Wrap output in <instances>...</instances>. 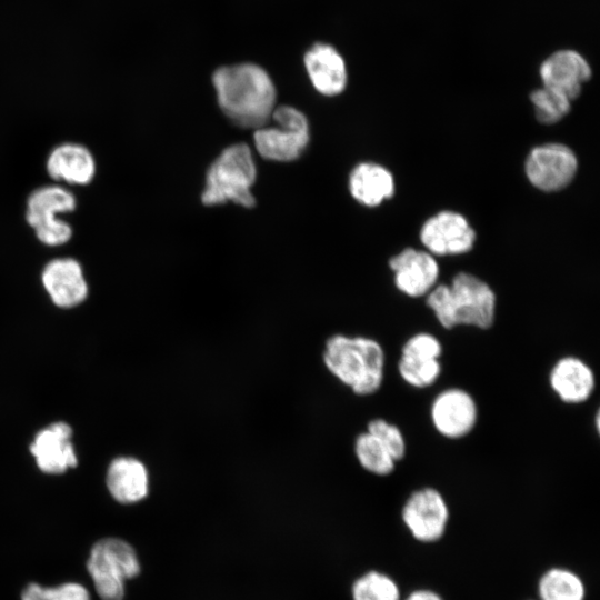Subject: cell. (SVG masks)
Here are the masks:
<instances>
[{
    "instance_id": "obj_26",
    "label": "cell",
    "mask_w": 600,
    "mask_h": 600,
    "mask_svg": "<svg viewBox=\"0 0 600 600\" xmlns=\"http://www.w3.org/2000/svg\"><path fill=\"white\" fill-rule=\"evenodd\" d=\"M400 377L414 388L433 384L441 373L440 360H420L400 357L398 362Z\"/></svg>"
},
{
    "instance_id": "obj_4",
    "label": "cell",
    "mask_w": 600,
    "mask_h": 600,
    "mask_svg": "<svg viewBox=\"0 0 600 600\" xmlns=\"http://www.w3.org/2000/svg\"><path fill=\"white\" fill-rule=\"evenodd\" d=\"M86 570L99 600H124L126 584L141 573V562L129 541L109 536L92 543Z\"/></svg>"
},
{
    "instance_id": "obj_6",
    "label": "cell",
    "mask_w": 600,
    "mask_h": 600,
    "mask_svg": "<svg viewBox=\"0 0 600 600\" xmlns=\"http://www.w3.org/2000/svg\"><path fill=\"white\" fill-rule=\"evenodd\" d=\"M77 200L60 186H44L32 191L27 200L26 220L36 237L47 246H61L72 237L71 226L56 218L58 213L74 211Z\"/></svg>"
},
{
    "instance_id": "obj_22",
    "label": "cell",
    "mask_w": 600,
    "mask_h": 600,
    "mask_svg": "<svg viewBox=\"0 0 600 600\" xmlns=\"http://www.w3.org/2000/svg\"><path fill=\"white\" fill-rule=\"evenodd\" d=\"M354 453L360 466L376 476H389L396 468V461L383 444L368 431L356 438Z\"/></svg>"
},
{
    "instance_id": "obj_12",
    "label": "cell",
    "mask_w": 600,
    "mask_h": 600,
    "mask_svg": "<svg viewBox=\"0 0 600 600\" xmlns=\"http://www.w3.org/2000/svg\"><path fill=\"white\" fill-rule=\"evenodd\" d=\"M542 86L566 96L570 101L578 98L582 86L591 78L592 70L584 57L573 49L551 53L539 69Z\"/></svg>"
},
{
    "instance_id": "obj_28",
    "label": "cell",
    "mask_w": 600,
    "mask_h": 600,
    "mask_svg": "<svg viewBox=\"0 0 600 600\" xmlns=\"http://www.w3.org/2000/svg\"><path fill=\"white\" fill-rule=\"evenodd\" d=\"M442 346L431 333L420 332L410 337L401 349V357L420 360H440Z\"/></svg>"
},
{
    "instance_id": "obj_25",
    "label": "cell",
    "mask_w": 600,
    "mask_h": 600,
    "mask_svg": "<svg viewBox=\"0 0 600 600\" xmlns=\"http://www.w3.org/2000/svg\"><path fill=\"white\" fill-rule=\"evenodd\" d=\"M530 100L537 120L543 124L560 121L571 109V101L566 96L543 86L531 92Z\"/></svg>"
},
{
    "instance_id": "obj_21",
    "label": "cell",
    "mask_w": 600,
    "mask_h": 600,
    "mask_svg": "<svg viewBox=\"0 0 600 600\" xmlns=\"http://www.w3.org/2000/svg\"><path fill=\"white\" fill-rule=\"evenodd\" d=\"M538 596L539 600H584L586 586L572 570L553 567L540 577Z\"/></svg>"
},
{
    "instance_id": "obj_29",
    "label": "cell",
    "mask_w": 600,
    "mask_h": 600,
    "mask_svg": "<svg viewBox=\"0 0 600 600\" xmlns=\"http://www.w3.org/2000/svg\"><path fill=\"white\" fill-rule=\"evenodd\" d=\"M404 600H443L442 597L430 589H418L410 592Z\"/></svg>"
},
{
    "instance_id": "obj_13",
    "label": "cell",
    "mask_w": 600,
    "mask_h": 600,
    "mask_svg": "<svg viewBox=\"0 0 600 600\" xmlns=\"http://www.w3.org/2000/svg\"><path fill=\"white\" fill-rule=\"evenodd\" d=\"M399 291L411 298L427 296L437 283L439 266L428 251L406 248L389 260Z\"/></svg>"
},
{
    "instance_id": "obj_24",
    "label": "cell",
    "mask_w": 600,
    "mask_h": 600,
    "mask_svg": "<svg viewBox=\"0 0 600 600\" xmlns=\"http://www.w3.org/2000/svg\"><path fill=\"white\" fill-rule=\"evenodd\" d=\"M20 600H92V594L79 581H63L52 586L31 581L21 589Z\"/></svg>"
},
{
    "instance_id": "obj_7",
    "label": "cell",
    "mask_w": 600,
    "mask_h": 600,
    "mask_svg": "<svg viewBox=\"0 0 600 600\" xmlns=\"http://www.w3.org/2000/svg\"><path fill=\"white\" fill-rule=\"evenodd\" d=\"M274 127H262L254 132L258 153L272 161L288 162L299 158L309 142L306 116L290 106L274 108Z\"/></svg>"
},
{
    "instance_id": "obj_1",
    "label": "cell",
    "mask_w": 600,
    "mask_h": 600,
    "mask_svg": "<svg viewBox=\"0 0 600 600\" xmlns=\"http://www.w3.org/2000/svg\"><path fill=\"white\" fill-rule=\"evenodd\" d=\"M212 83L219 107L237 126L257 130L268 124L277 93L264 69L253 63L221 67Z\"/></svg>"
},
{
    "instance_id": "obj_20",
    "label": "cell",
    "mask_w": 600,
    "mask_h": 600,
    "mask_svg": "<svg viewBox=\"0 0 600 600\" xmlns=\"http://www.w3.org/2000/svg\"><path fill=\"white\" fill-rule=\"evenodd\" d=\"M349 190L358 202L367 207H376L393 196L394 179L384 167L362 162L350 173Z\"/></svg>"
},
{
    "instance_id": "obj_15",
    "label": "cell",
    "mask_w": 600,
    "mask_h": 600,
    "mask_svg": "<svg viewBox=\"0 0 600 600\" xmlns=\"http://www.w3.org/2000/svg\"><path fill=\"white\" fill-rule=\"evenodd\" d=\"M41 281L52 302L60 308L76 307L88 294L82 268L72 258L49 261L42 270Z\"/></svg>"
},
{
    "instance_id": "obj_9",
    "label": "cell",
    "mask_w": 600,
    "mask_h": 600,
    "mask_svg": "<svg viewBox=\"0 0 600 600\" xmlns=\"http://www.w3.org/2000/svg\"><path fill=\"white\" fill-rule=\"evenodd\" d=\"M578 160L562 143H546L533 148L527 157L524 170L537 189L554 192L566 188L574 178Z\"/></svg>"
},
{
    "instance_id": "obj_18",
    "label": "cell",
    "mask_w": 600,
    "mask_h": 600,
    "mask_svg": "<svg viewBox=\"0 0 600 600\" xmlns=\"http://www.w3.org/2000/svg\"><path fill=\"white\" fill-rule=\"evenodd\" d=\"M311 83L324 96L341 93L347 86V68L341 54L326 43H317L304 56Z\"/></svg>"
},
{
    "instance_id": "obj_2",
    "label": "cell",
    "mask_w": 600,
    "mask_h": 600,
    "mask_svg": "<svg viewBox=\"0 0 600 600\" xmlns=\"http://www.w3.org/2000/svg\"><path fill=\"white\" fill-rule=\"evenodd\" d=\"M427 306L444 329L471 326L481 330L492 327L497 299L491 287L480 278L457 273L450 284H438L427 294Z\"/></svg>"
},
{
    "instance_id": "obj_11",
    "label": "cell",
    "mask_w": 600,
    "mask_h": 600,
    "mask_svg": "<svg viewBox=\"0 0 600 600\" xmlns=\"http://www.w3.org/2000/svg\"><path fill=\"white\" fill-rule=\"evenodd\" d=\"M430 417L434 429L441 436L448 439H460L476 427L478 407L468 391L449 388L433 399Z\"/></svg>"
},
{
    "instance_id": "obj_17",
    "label": "cell",
    "mask_w": 600,
    "mask_h": 600,
    "mask_svg": "<svg viewBox=\"0 0 600 600\" xmlns=\"http://www.w3.org/2000/svg\"><path fill=\"white\" fill-rule=\"evenodd\" d=\"M149 484L148 469L136 458L119 457L108 467L106 486L118 503L133 504L144 500L149 493Z\"/></svg>"
},
{
    "instance_id": "obj_3",
    "label": "cell",
    "mask_w": 600,
    "mask_h": 600,
    "mask_svg": "<svg viewBox=\"0 0 600 600\" xmlns=\"http://www.w3.org/2000/svg\"><path fill=\"white\" fill-rule=\"evenodd\" d=\"M384 351L368 337L334 334L324 347L327 369L356 394L369 396L379 390L384 376Z\"/></svg>"
},
{
    "instance_id": "obj_14",
    "label": "cell",
    "mask_w": 600,
    "mask_h": 600,
    "mask_svg": "<svg viewBox=\"0 0 600 600\" xmlns=\"http://www.w3.org/2000/svg\"><path fill=\"white\" fill-rule=\"evenodd\" d=\"M37 467L47 474H62L78 463L72 444V429L66 422H53L41 429L30 446Z\"/></svg>"
},
{
    "instance_id": "obj_19",
    "label": "cell",
    "mask_w": 600,
    "mask_h": 600,
    "mask_svg": "<svg viewBox=\"0 0 600 600\" xmlns=\"http://www.w3.org/2000/svg\"><path fill=\"white\" fill-rule=\"evenodd\" d=\"M46 167L53 180L72 184H87L96 173L93 156L78 143H63L52 149Z\"/></svg>"
},
{
    "instance_id": "obj_23",
    "label": "cell",
    "mask_w": 600,
    "mask_h": 600,
    "mask_svg": "<svg viewBox=\"0 0 600 600\" xmlns=\"http://www.w3.org/2000/svg\"><path fill=\"white\" fill-rule=\"evenodd\" d=\"M352 600H400L398 583L380 571H368L354 580L351 587Z\"/></svg>"
},
{
    "instance_id": "obj_8",
    "label": "cell",
    "mask_w": 600,
    "mask_h": 600,
    "mask_svg": "<svg viewBox=\"0 0 600 600\" xmlns=\"http://www.w3.org/2000/svg\"><path fill=\"white\" fill-rule=\"evenodd\" d=\"M401 518L413 539L421 543L439 541L448 527L450 512L440 491L431 487L414 490L406 500Z\"/></svg>"
},
{
    "instance_id": "obj_27",
    "label": "cell",
    "mask_w": 600,
    "mask_h": 600,
    "mask_svg": "<svg viewBox=\"0 0 600 600\" xmlns=\"http://www.w3.org/2000/svg\"><path fill=\"white\" fill-rule=\"evenodd\" d=\"M367 431L383 444L396 462L404 458L406 440L397 426L384 419L377 418L368 422Z\"/></svg>"
},
{
    "instance_id": "obj_16",
    "label": "cell",
    "mask_w": 600,
    "mask_h": 600,
    "mask_svg": "<svg viewBox=\"0 0 600 600\" xmlns=\"http://www.w3.org/2000/svg\"><path fill=\"white\" fill-rule=\"evenodd\" d=\"M549 383L562 402L578 404L587 401L593 393L596 377L583 360L569 356L554 363L549 374Z\"/></svg>"
},
{
    "instance_id": "obj_5",
    "label": "cell",
    "mask_w": 600,
    "mask_h": 600,
    "mask_svg": "<svg viewBox=\"0 0 600 600\" xmlns=\"http://www.w3.org/2000/svg\"><path fill=\"white\" fill-rule=\"evenodd\" d=\"M256 166L250 148L237 143L226 148L210 164L201 194L204 206H217L228 201L252 208L256 199L251 187L256 181Z\"/></svg>"
},
{
    "instance_id": "obj_10",
    "label": "cell",
    "mask_w": 600,
    "mask_h": 600,
    "mask_svg": "<svg viewBox=\"0 0 600 600\" xmlns=\"http://www.w3.org/2000/svg\"><path fill=\"white\" fill-rule=\"evenodd\" d=\"M420 240L432 256L461 254L472 249L476 232L462 214L444 210L423 223Z\"/></svg>"
}]
</instances>
